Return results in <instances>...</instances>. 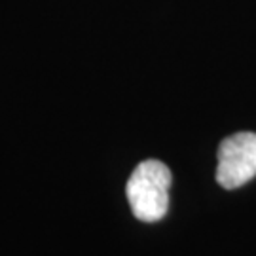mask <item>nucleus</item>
<instances>
[{
  "label": "nucleus",
  "instance_id": "1",
  "mask_svg": "<svg viewBox=\"0 0 256 256\" xmlns=\"http://www.w3.org/2000/svg\"><path fill=\"white\" fill-rule=\"evenodd\" d=\"M171 171L158 160H146L135 167L128 180V202L133 214L142 222L164 218L169 209Z\"/></svg>",
  "mask_w": 256,
  "mask_h": 256
},
{
  "label": "nucleus",
  "instance_id": "2",
  "mask_svg": "<svg viewBox=\"0 0 256 256\" xmlns=\"http://www.w3.org/2000/svg\"><path fill=\"white\" fill-rule=\"evenodd\" d=\"M256 176V133H236L218 146L216 180L234 190Z\"/></svg>",
  "mask_w": 256,
  "mask_h": 256
}]
</instances>
